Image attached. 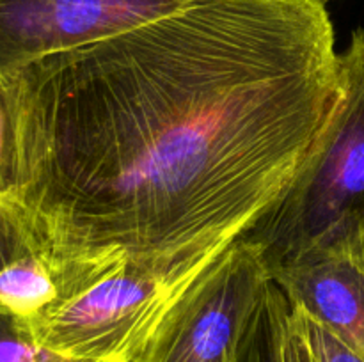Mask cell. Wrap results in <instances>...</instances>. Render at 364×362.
<instances>
[{
    "mask_svg": "<svg viewBox=\"0 0 364 362\" xmlns=\"http://www.w3.org/2000/svg\"><path fill=\"white\" fill-rule=\"evenodd\" d=\"M23 216L60 297L223 252L290 187L341 91L326 6L187 0L9 78Z\"/></svg>",
    "mask_w": 364,
    "mask_h": 362,
    "instance_id": "cell-1",
    "label": "cell"
},
{
    "mask_svg": "<svg viewBox=\"0 0 364 362\" xmlns=\"http://www.w3.org/2000/svg\"><path fill=\"white\" fill-rule=\"evenodd\" d=\"M343 91L326 128L279 201L245 240L270 275L301 259L336 248L364 222V31L340 53Z\"/></svg>",
    "mask_w": 364,
    "mask_h": 362,
    "instance_id": "cell-2",
    "label": "cell"
},
{
    "mask_svg": "<svg viewBox=\"0 0 364 362\" xmlns=\"http://www.w3.org/2000/svg\"><path fill=\"white\" fill-rule=\"evenodd\" d=\"M223 252L164 268L117 266L23 327L38 344L78 361L146 362L166 316Z\"/></svg>",
    "mask_w": 364,
    "mask_h": 362,
    "instance_id": "cell-3",
    "label": "cell"
},
{
    "mask_svg": "<svg viewBox=\"0 0 364 362\" xmlns=\"http://www.w3.org/2000/svg\"><path fill=\"white\" fill-rule=\"evenodd\" d=\"M270 280L258 248L238 238L174 304L146 362H233Z\"/></svg>",
    "mask_w": 364,
    "mask_h": 362,
    "instance_id": "cell-4",
    "label": "cell"
},
{
    "mask_svg": "<svg viewBox=\"0 0 364 362\" xmlns=\"http://www.w3.org/2000/svg\"><path fill=\"white\" fill-rule=\"evenodd\" d=\"M187 0H0V80L59 53L114 38Z\"/></svg>",
    "mask_w": 364,
    "mask_h": 362,
    "instance_id": "cell-5",
    "label": "cell"
},
{
    "mask_svg": "<svg viewBox=\"0 0 364 362\" xmlns=\"http://www.w3.org/2000/svg\"><path fill=\"white\" fill-rule=\"evenodd\" d=\"M270 277L291 309L364 358V272L347 248L301 259Z\"/></svg>",
    "mask_w": 364,
    "mask_h": 362,
    "instance_id": "cell-6",
    "label": "cell"
},
{
    "mask_svg": "<svg viewBox=\"0 0 364 362\" xmlns=\"http://www.w3.org/2000/svg\"><path fill=\"white\" fill-rule=\"evenodd\" d=\"M59 297L55 273L38 252L21 256L0 270V312L21 325L41 318Z\"/></svg>",
    "mask_w": 364,
    "mask_h": 362,
    "instance_id": "cell-7",
    "label": "cell"
},
{
    "mask_svg": "<svg viewBox=\"0 0 364 362\" xmlns=\"http://www.w3.org/2000/svg\"><path fill=\"white\" fill-rule=\"evenodd\" d=\"M290 323V302L283 290L270 280L242 336L233 362H283Z\"/></svg>",
    "mask_w": 364,
    "mask_h": 362,
    "instance_id": "cell-8",
    "label": "cell"
},
{
    "mask_svg": "<svg viewBox=\"0 0 364 362\" xmlns=\"http://www.w3.org/2000/svg\"><path fill=\"white\" fill-rule=\"evenodd\" d=\"M20 190V141L9 78L0 80V201L14 206Z\"/></svg>",
    "mask_w": 364,
    "mask_h": 362,
    "instance_id": "cell-9",
    "label": "cell"
},
{
    "mask_svg": "<svg viewBox=\"0 0 364 362\" xmlns=\"http://www.w3.org/2000/svg\"><path fill=\"white\" fill-rule=\"evenodd\" d=\"M0 362H87L36 343L18 319L0 312Z\"/></svg>",
    "mask_w": 364,
    "mask_h": 362,
    "instance_id": "cell-10",
    "label": "cell"
},
{
    "mask_svg": "<svg viewBox=\"0 0 364 362\" xmlns=\"http://www.w3.org/2000/svg\"><path fill=\"white\" fill-rule=\"evenodd\" d=\"M31 252L36 247L23 216L13 204L0 201V270Z\"/></svg>",
    "mask_w": 364,
    "mask_h": 362,
    "instance_id": "cell-11",
    "label": "cell"
},
{
    "mask_svg": "<svg viewBox=\"0 0 364 362\" xmlns=\"http://www.w3.org/2000/svg\"><path fill=\"white\" fill-rule=\"evenodd\" d=\"M291 314H294L295 322L301 327L302 334H304L306 341L309 343L318 362H364L361 355L350 350L347 344L341 343L329 330L320 327L318 323L309 319L308 316L295 311V309H291Z\"/></svg>",
    "mask_w": 364,
    "mask_h": 362,
    "instance_id": "cell-12",
    "label": "cell"
},
{
    "mask_svg": "<svg viewBox=\"0 0 364 362\" xmlns=\"http://www.w3.org/2000/svg\"><path fill=\"white\" fill-rule=\"evenodd\" d=\"M283 362H318L315 353H313L311 346L306 341L301 327L295 322L294 314H291L290 329H288L287 339H284Z\"/></svg>",
    "mask_w": 364,
    "mask_h": 362,
    "instance_id": "cell-13",
    "label": "cell"
},
{
    "mask_svg": "<svg viewBox=\"0 0 364 362\" xmlns=\"http://www.w3.org/2000/svg\"><path fill=\"white\" fill-rule=\"evenodd\" d=\"M347 251L354 256L355 261L359 263V266H361L364 272V222L355 231L354 236L350 238V241L347 245Z\"/></svg>",
    "mask_w": 364,
    "mask_h": 362,
    "instance_id": "cell-14",
    "label": "cell"
},
{
    "mask_svg": "<svg viewBox=\"0 0 364 362\" xmlns=\"http://www.w3.org/2000/svg\"><path fill=\"white\" fill-rule=\"evenodd\" d=\"M313 2H318V4H322V6H326V4L331 2V0H313Z\"/></svg>",
    "mask_w": 364,
    "mask_h": 362,
    "instance_id": "cell-15",
    "label": "cell"
}]
</instances>
